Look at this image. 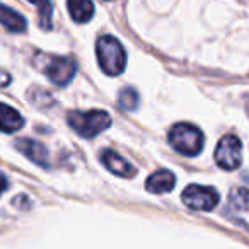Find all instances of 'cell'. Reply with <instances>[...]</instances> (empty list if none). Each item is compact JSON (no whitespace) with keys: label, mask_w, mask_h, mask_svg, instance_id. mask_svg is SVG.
<instances>
[{"label":"cell","mask_w":249,"mask_h":249,"mask_svg":"<svg viewBox=\"0 0 249 249\" xmlns=\"http://www.w3.org/2000/svg\"><path fill=\"white\" fill-rule=\"evenodd\" d=\"M96 55L99 67L107 75H120L126 67V53L114 36L104 35L96 43Z\"/></svg>","instance_id":"obj_1"},{"label":"cell","mask_w":249,"mask_h":249,"mask_svg":"<svg viewBox=\"0 0 249 249\" xmlns=\"http://www.w3.org/2000/svg\"><path fill=\"white\" fill-rule=\"evenodd\" d=\"M70 128L79 133L84 139H92L101 132L109 128L111 116L106 111L90 109V111H70L67 116Z\"/></svg>","instance_id":"obj_2"},{"label":"cell","mask_w":249,"mask_h":249,"mask_svg":"<svg viewBox=\"0 0 249 249\" xmlns=\"http://www.w3.org/2000/svg\"><path fill=\"white\" fill-rule=\"evenodd\" d=\"M203 133L191 123H178L169 132V143L183 156H198L203 149Z\"/></svg>","instance_id":"obj_3"},{"label":"cell","mask_w":249,"mask_h":249,"mask_svg":"<svg viewBox=\"0 0 249 249\" xmlns=\"http://www.w3.org/2000/svg\"><path fill=\"white\" fill-rule=\"evenodd\" d=\"M36 67L46 73L55 86L63 87L70 84L77 70V63L67 56H52V55H38L35 60Z\"/></svg>","instance_id":"obj_4"},{"label":"cell","mask_w":249,"mask_h":249,"mask_svg":"<svg viewBox=\"0 0 249 249\" xmlns=\"http://www.w3.org/2000/svg\"><path fill=\"white\" fill-rule=\"evenodd\" d=\"M183 203L191 210L208 212L213 210L220 201L217 190L212 186H200V184H190L181 195Z\"/></svg>","instance_id":"obj_5"},{"label":"cell","mask_w":249,"mask_h":249,"mask_svg":"<svg viewBox=\"0 0 249 249\" xmlns=\"http://www.w3.org/2000/svg\"><path fill=\"white\" fill-rule=\"evenodd\" d=\"M242 143L235 135H225L215 149V162L225 171H234L241 166Z\"/></svg>","instance_id":"obj_6"},{"label":"cell","mask_w":249,"mask_h":249,"mask_svg":"<svg viewBox=\"0 0 249 249\" xmlns=\"http://www.w3.org/2000/svg\"><path fill=\"white\" fill-rule=\"evenodd\" d=\"M101 160L103 164L106 166V169L109 173L116 174V176H121V178H132L135 174V167L128 162L126 159H123L121 156H118L116 152L113 150H103L101 154Z\"/></svg>","instance_id":"obj_7"},{"label":"cell","mask_w":249,"mask_h":249,"mask_svg":"<svg viewBox=\"0 0 249 249\" xmlns=\"http://www.w3.org/2000/svg\"><path fill=\"white\" fill-rule=\"evenodd\" d=\"M16 147H18L19 152H22L35 164L43 166V167H48V150H46V147L43 145V143L36 142V140L22 139V140H18Z\"/></svg>","instance_id":"obj_8"},{"label":"cell","mask_w":249,"mask_h":249,"mask_svg":"<svg viewBox=\"0 0 249 249\" xmlns=\"http://www.w3.org/2000/svg\"><path fill=\"white\" fill-rule=\"evenodd\" d=\"M176 184V178L171 171L167 169H160L157 173L150 174L149 179L145 183L147 191L150 193H156V195H164V193H169L171 190L174 188Z\"/></svg>","instance_id":"obj_9"},{"label":"cell","mask_w":249,"mask_h":249,"mask_svg":"<svg viewBox=\"0 0 249 249\" xmlns=\"http://www.w3.org/2000/svg\"><path fill=\"white\" fill-rule=\"evenodd\" d=\"M24 118L19 114L18 109L7 106V104L0 103V132L12 133L22 128Z\"/></svg>","instance_id":"obj_10"},{"label":"cell","mask_w":249,"mask_h":249,"mask_svg":"<svg viewBox=\"0 0 249 249\" xmlns=\"http://www.w3.org/2000/svg\"><path fill=\"white\" fill-rule=\"evenodd\" d=\"M0 24L11 33H24L26 28H28L26 19L19 12H16L14 9L7 7L4 4H0Z\"/></svg>","instance_id":"obj_11"},{"label":"cell","mask_w":249,"mask_h":249,"mask_svg":"<svg viewBox=\"0 0 249 249\" xmlns=\"http://www.w3.org/2000/svg\"><path fill=\"white\" fill-rule=\"evenodd\" d=\"M70 18L79 24L89 22L94 16V4L92 0H67Z\"/></svg>","instance_id":"obj_12"},{"label":"cell","mask_w":249,"mask_h":249,"mask_svg":"<svg viewBox=\"0 0 249 249\" xmlns=\"http://www.w3.org/2000/svg\"><path fill=\"white\" fill-rule=\"evenodd\" d=\"M229 208L232 212H246L249 208V190L234 188L229 195Z\"/></svg>","instance_id":"obj_13"},{"label":"cell","mask_w":249,"mask_h":249,"mask_svg":"<svg viewBox=\"0 0 249 249\" xmlns=\"http://www.w3.org/2000/svg\"><path fill=\"white\" fill-rule=\"evenodd\" d=\"M29 2L38 7L39 24H41V28L52 29V14H53L52 2H50V0H29Z\"/></svg>","instance_id":"obj_14"},{"label":"cell","mask_w":249,"mask_h":249,"mask_svg":"<svg viewBox=\"0 0 249 249\" xmlns=\"http://www.w3.org/2000/svg\"><path fill=\"white\" fill-rule=\"evenodd\" d=\"M120 104L124 109H135L139 104V94L132 87H124L120 92Z\"/></svg>","instance_id":"obj_15"},{"label":"cell","mask_w":249,"mask_h":249,"mask_svg":"<svg viewBox=\"0 0 249 249\" xmlns=\"http://www.w3.org/2000/svg\"><path fill=\"white\" fill-rule=\"evenodd\" d=\"M11 82H12L11 75H9V73L5 72V70L0 69V87H7Z\"/></svg>","instance_id":"obj_16"},{"label":"cell","mask_w":249,"mask_h":249,"mask_svg":"<svg viewBox=\"0 0 249 249\" xmlns=\"http://www.w3.org/2000/svg\"><path fill=\"white\" fill-rule=\"evenodd\" d=\"M9 190V179L4 173H0V195L5 193Z\"/></svg>","instance_id":"obj_17"}]
</instances>
